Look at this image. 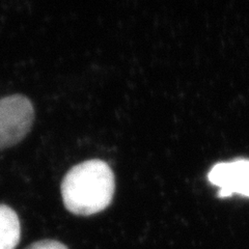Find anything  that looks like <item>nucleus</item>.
<instances>
[{"mask_svg":"<svg viewBox=\"0 0 249 249\" xmlns=\"http://www.w3.org/2000/svg\"><path fill=\"white\" fill-rule=\"evenodd\" d=\"M114 189L113 171L106 162L95 159L68 171L61 183V196L68 211L88 216L110 205Z\"/></svg>","mask_w":249,"mask_h":249,"instance_id":"f257e3e1","label":"nucleus"},{"mask_svg":"<svg viewBox=\"0 0 249 249\" xmlns=\"http://www.w3.org/2000/svg\"><path fill=\"white\" fill-rule=\"evenodd\" d=\"M208 178L210 183L220 188L219 197H229L233 193L249 196V160L217 163L210 170Z\"/></svg>","mask_w":249,"mask_h":249,"instance_id":"7ed1b4c3","label":"nucleus"},{"mask_svg":"<svg viewBox=\"0 0 249 249\" xmlns=\"http://www.w3.org/2000/svg\"><path fill=\"white\" fill-rule=\"evenodd\" d=\"M34 106L22 95L0 99V150L19 143L33 126Z\"/></svg>","mask_w":249,"mask_h":249,"instance_id":"f03ea898","label":"nucleus"},{"mask_svg":"<svg viewBox=\"0 0 249 249\" xmlns=\"http://www.w3.org/2000/svg\"><path fill=\"white\" fill-rule=\"evenodd\" d=\"M26 249H68V247L58 241L44 240L29 245Z\"/></svg>","mask_w":249,"mask_h":249,"instance_id":"39448f33","label":"nucleus"},{"mask_svg":"<svg viewBox=\"0 0 249 249\" xmlns=\"http://www.w3.org/2000/svg\"><path fill=\"white\" fill-rule=\"evenodd\" d=\"M21 236L19 217L12 208L0 205V249H15Z\"/></svg>","mask_w":249,"mask_h":249,"instance_id":"20e7f679","label":"nucleus"}]
</instances>
